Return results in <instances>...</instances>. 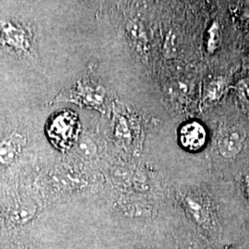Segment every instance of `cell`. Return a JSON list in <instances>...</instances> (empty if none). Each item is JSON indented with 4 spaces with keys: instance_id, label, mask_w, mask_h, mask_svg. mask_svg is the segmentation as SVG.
<instances>
[{
    "instance_id": "6da1fadb",
    "label": "cell",
    "mask_w": 249,
    "mask_h": 249,
    "mask_svg": "<svg viewBox=\"0 0 249 249\" xmlns=\"http://www.w3.org/2000/svg\"><path fill=\"white\" fill-rule=\"evenodd\" d=\"M79 119L75 113L64 110L51 118L47 125L50 142L60 150L70 148L79 134Z\"/></svg>"
},
{
    "instance_id": "7a4b0ae2",
    "label": "cell",
    "mask_w": 249,
    "mask_h": 249,
    "mask_svg": "<svg viewBox=\"0 0 249 249\" xmlns=\"http://www.w3.org/2000/svg\"><path fill=\"white\" fill-rule=\"evenodd\" d=\"M246 130L241 125H234L226 129L218 142V150L225 158L236 156L246 140Z\"/></svg>"
},
{
    "instance_id": "3957f363",
    "label": "cell",
    "mask_w": 249,
    "mask_h": 249,
    "mask_svg": "<svg viewBox=\"0 0 249 249\" xmlns=\"http://www.w3.org/2000/svg\"><path fill=\"white\" fill-rule=\"evenodd\" d=\"M179 140L185 149L190 151H198L205 145L207 132L200 123L189 122L181 127Z\"/></svg>"
},
{
    "instance_id": "277c9868",
    "label": "cell",
    "mask_w": 249,
    "mask_h": 249,
    "mask_svg": "<svg viewBox=\"0 0 249 249\" xmlns=\"http://www.w3.org/2000/svg\"><path fill=\"white\" fill-rule=\"evenodd\" d=\"M221 41V29L219 24L215 21L210 28L208 32V42H207V49L211 53H214L218 48V45Z\"/></svg>"
},
{
    "instance_id": "5b68a950",
    "label": "cell",
    "mask_w": 249,
    "mask_h": 249,
    "mask_svg": "<svg viewBox=\"0 0 249 249\" xmlns=\"http://www.w3.org/2000/svg\"><path fill=\"white\" fill-rule=\"evenodd\" d=\"M236 90L242 98L249 99V79L241 80L236 85Z\"/></svg>"
}]
</instances>
